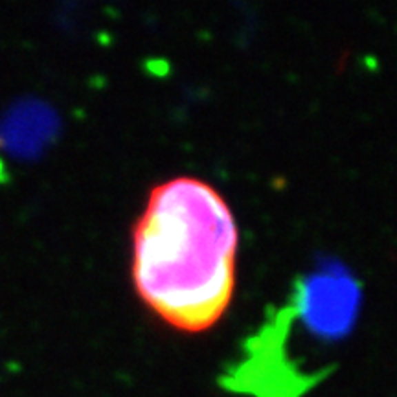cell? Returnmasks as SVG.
Segmentation results:
<instances>
[{"mask_svg":"<svg viewBox=\"0 0 397 397\" xmlns=\"http://www.w3.org/2000/svg\"><path fill=\"white\" fill-rule=\"evenodd\" d=\"M237 226L225 197L195 176L154 186L132 232V283L151 313L182 333H203L236 289Z\"/></svg>","mask_w":397,"mask_h":397,"instance_id":"1","label":"cell"},{"mask_svg":"<svg viewBox=\"0 0 397 397\" xmlns=\"http://www.w3.org/2000/svg\"><path fill=\"white\" fill-rule=\"evenodd\" d=\"M357 300V287L349 278L318 274L307 281L300 309L311 329L322 335H338L352 324Z\"/></svg>","mask_w":397,"mask_h":397,"instance_id":"2","label":"cell"}]
</instances>
